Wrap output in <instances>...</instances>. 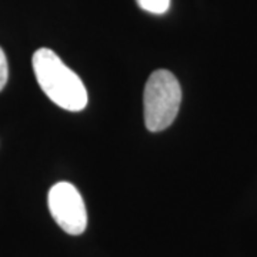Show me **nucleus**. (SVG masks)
Wrapping results in <instances>:
<instances>
[{
    "label": "nucleus",
    "mask_w": 257,
    "mask_h": 257,
    "mask_svg": "<svg viewBox=\"0 0 257 257\" xmlns=\"http://www.w3.org/2000/svg\"><path fill=\"white\" fill-rule=\"evenodd\" d=\"M32 63L40 89L55 104L69 111H80L87 106L84 83L53 50L46 47L36 50Z\"/></svg>",
    "instance_id": "1"
},
{
    "label": "nucleus",
    "mask_w": 257,
    "mask_h": 257,
    "mask_svg": "<svg viewBox=\"0 0 257 257\" xmlns=\"http://www.w3.org/2000/svg\"><path fill=\"white\" fill-rule=\"evenodd\" d=\"M182 89L176 76L169 70H156L150 74L145 87V123L150 132L167 128L179 113Z\"/></svg>",
    "instance_id": "2"
},
{
    "label": "nucleus",
    "mask_w": 257,
    "mask_h": 257,
    "mask_svg": "<svg viewBox=\"0 0 257 257\" xmlns=\"http://www.w3.org/2000/svg\"><path fill=\"white\" fill-rule=\"evenodd\" d=\"M47 204L57 226L67 234L79 236L87 227V211L82 194L69 182H59L50 187Z\"/></svg>",
    "instance_id": "3"
},
{
    "label": "nucleus",
    "mask_w": 257,
    "mask_h": 257,
    "mask_svg": "<svg viewBox=\"0 0 257 257\" xmlns=\"http://www.w3.org/2000/svg\"><path fill=\"white\" fill-rule=\"evenodd\" d=\"M143 10L155 15H163L170 8V0H136Z\"/></svg>",
    "instance_id": "4"
},
{
    "label": "nucleus",
    "mask_w": 257,
    "mask_h": 257,
    "mask_svg": "<svg viewBox=\"0 0 257 257\" xmlns=\"http://www.w3.org/2000/svg\"><path fill=\"white\" fill-rule=\"evenodd\" d=\"M9 77V67H8V59L3 52V49L0 47V92L5 89L6 83Z\"/></svg>",
    "instance_id": "5"
}]
</instances>
